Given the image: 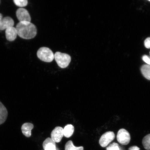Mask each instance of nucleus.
I'll return each instance as SVG.
<instances>
[{
  "instance_id": "nucleus-21",
  "label": "nucleus",
  "mask_w": 150,
  "mask_h": 150,
  "mask_svg": "<svg viewBox=\"0 0 150 150\" xmlns=\"http://www.w3.org/2000/svg\"><path fill=\"white\" fill-rule=\"evenodd\" d=\"M140 149L139 147L137 146H131L129 149V150H140Z\"/></svg>"
},
{
  "instance_id": "nucleus-10",
  "label": "nucleus",
  "mask_w": 150,
  "mask_h": 150,
  "mask_svg": "<svg viewBox=\"0 0 150 150\" xmlns=\"http://www.w3.org/2000/svg\"><path fill=\"white\" fill-rule=\"evenodd\" d=\"M42 146L44 150H57L56 143L51 138H47L43 142Z\"/></svg>"
},
{
  "instance_id": "nucleus-19",
  "label": "nucleus",
  "mask_w": 150,
  "mask_h": 150,
  "mask_svg": "<svg viewBox=\"0 0 150 150\" xmlns=\"http://www.w3.org/2000/svg\"><path fill=\"white\" fill-rule=\"evenodd\" d=\"M142 60L147 64V65H150V57L147 55H144L142 58Z\"/></svg>"
},
{
  "instance_id": "nucleus-13",
  "label": "nucleus",
  "mask_w": 150,
  "mask_h": 150,
  "mask_svg": "<svg viewBox=\"0 0 150 150\" xmlns=\"http://www.w3.org/2000/svg\"><path fill=\"white\" fill-rule=\"evenodd\" d=\"M74 127L71 125H67L63 129L64 136L69 138L70 137L74 134Z\"/></svg>"
},
{
  "instance_id": "nucleus-11",
  "label": "nucleus",
  "mask_w": 150,
  "mask_h": 150,
  "mask_svg": "<svg viewBox=\"0 0 150 150\" xmlns=\"http://www.w3.org/2000/svg\"><path fill=\"white\" fill-rule=\"evenodd\" d=\"M33 125L31 123H24L21 127L22 134L27 137H30L31 135V130L33 128Z\"/></svg>"
},
{
  "instance_id": "nucleus-7",
  "label": "nucleus",
  "mask_w": 150,
  "mask_h": 150,
  "mask_svg": "<svg viewBox=\"0 0 150 150\" xmlns=\"http://www.w3.org/2000/svg\"><path fill=\"white\" fill-rule=\"evenodd\" d=\"M63 136V128L61 127H56L51 134L52 139L55 143L60 142Z\"/></svg>"
},
{
  "instance_id": "nucleus-1",
  "label": "nucleus",
  "mask_w": 150,
  "mask_h": 150,
  "mask_svg": "<svg viewBox=\"0 0 150 150\" xmlns=\"http://www.w3.org/2000/svg\"><path fill=\"white\" fill-rule=\"evenodd\" d=\"M16 28L17 31L18 35L23 39H33L37 35L36 27L31 22H19L17 24Z\"/></svg>"
},
{
  "instance_id": "nucleus-15",
  "label": "nucleus",
  "mask_w": 150,
  "mask_h": 150,
  "mask_svg": "<svg viewBox=\"0 0 150 150\" xmlns=\"http://www.w3.org/2000/svg\"><path fill=\"white\" fill-rule=\"evenodd\" d=\"M84 148L82 146L76 147L73 144L72 141H69L66 144L65 146V150H83Z\"/></svg>"
},
{
  "instance_id": "nucleus-14",
  "label": "nucleus",
  "mask_w": 150,
  "mask_h": 150,
  "mask_svg": "<svg viewBox=\"0 0 150 150\" xmlns=\"http://www.w3.org/2000/svg\"><path fill=\"white\" fill-rule=\"evenodd\" d=\"M141 71L146 79L150 80V65L145 64L142 66Z\"/></svg>"
},
{
  "instance_id": "nucleus-18",
  "label": "nucleus",
  "mask_w": 150,
  "mask_h": 150,
  "mask_svg": "<svg viewBox=\"0 0 150 150\" xmlns=\"http://www.w3.org/2000/svg\"><path fill=\"white\" fill-rule=\"evenodd\" d=\"M106 150H121L119 144L113 142L106 148Z\"/></svg>"
},
{
  "instance_id": "nucleus-4",
  "label": "nucleus",
  "mask_w": 150,
  "mask_h": 150,
  "mask_svg": "<svg viewBox=\"0 0 150 150\" xmlns=\"http://www.w3.org/2000/svg\"><path fill=\"white\" fill-rule=\"evenodd\" d=\"M117 139L118 142L121 145H127L130 141V134L125 129H120L117 133Z\"/></svg>"
},
{
  "instance_id": "nucleus-12",
  "label": "nucleus",
  "mask_w": 150,
  "mask_h": 150,
  "mask_svg": "<svg viewBox=\"0 0 150 150\" xmlns=\"http://www.w3.org/2000/svg\"><path fill=\"white\" fill-rule=\"evenodd\" d=\"M8 112L6 108L0 102V125L3 124L6 120Z\"/></svg>"
},
{
  "instance_id": "nucleus-20",
  "label": "nucleus",
  "mask_w": 150,
  "mask_h": 150,
  "mask_svg": "<svg viewBox=\"0 0 150 150\" xmlns=\"http://www.w3.org/2000/svg\"><path fill=\"white\" fill-rule=\"evenodd\" d=\"M144 44L146 48H150V37L146 39L144 42Z\"/></svg>"
},
{
  "instance_id": "nucleus-16",
  "label": "nucleus",
  "mask_w": 150,
  "mask_h": 150,
  "mask_svg": "<svg viewBox=\"0 0 150 150\" xmlns=\"http://www.w3.org/2000/svg\"><path fill=\"white\" fill-rule=\"evenodd\" d=\"M142 143L146 149L150 150V134L144 137L142 140Z\"/></svg>"
},
{
  "instance_id": "nucleus-2",
  "label": "nucleus",
  "mask_w": 150,
  "mask_h": 150,
  "mask_svg": "<svg viewBox=\"0 0 150 150\" xmlns=\"http://www.w3.org/2000/svg\"><path fill=\"white\" fill-rule=\"evenodd\" d=\"M37 56L41 61L46 62H51L54 59L53 52L46 47H42L39 48L37 52Z\"/></svg>"
},
{
  "instance_id": "nucleus-23",
  "label": "nucleus",
  "mask_w": 150,
  "mask_h": 150,
  "mask_svg": "<svg viewBox=\"0 0 150 150\" xmlns=\"http://www.w3.org/2000/svg\"></svg>"
},
{
  "instance_id": "nucleus-9",
  "label": "nucleus",
  "mask_w": 150,
  "mask_h": 150,
  "mask_svg": "<svg viewBox=\"0 0 150 150\" xmlns=\"http://www.w3.org/2000/svg\"><path fill=\"white\" fill-rule=\"evenodd\" d=\"M5 35L7 40L9 42H13L16 40L18 35L16 28L11 27L6 29Z\"/></svg>"
},
{
  "instance_id": "nucleus-6",
  "label": "nucleus",
  "mask_w": 150,
  "mask_h": 150,
  "mask_svg": "<svg viewBox=\"0 0 150 150\" xmlns=\"http://www.w3.org/2000/svg\"><path fill=\"white\" fill-rule=\"evenodd\" d=\"M16 16L19 22H31V18L27 9L20 8L16 11Z\"/></svg>"
},
{
  "instance_id": "nucleus-8",
  "label": "nucleus",
  "mask_w": 150,
  "mask_h": 150,
  "mask_svg": "<svg viewBox=\"0 0 150 150\" xmlns=\"http://www.w3.org/2000/svg\"><path fill=\"white\" fill-rule=\"evenodd\" d=\"M14 24L13 20L10 17L3 18L0 21V30H4L8 28L13 27Z\"/></svg>"
},
{
  "instance_id": "nucleus-17",
  "label": "nucleus",
  "mask_w": 150,
  "mask_h": 150,
  "mask_svg": "<svg viewBox=\"0 0 150 150\" xmlns=\"http://www.w3.org/2000/svg\"><path fill=\"white\" fill-rule=\"evenodd\" d=\"M13 1L17 6L21 7V8L26 6L28 4L27 0H14Z\"/></svg>"
},
{
  "instance_id": "nucleus-5",
  "label": "nucleus",
  "mask_w": 150,
  "mask_h": 150,
  "mask_svg": "<svg viewBox=\"0 0 150 150\" xmlns=\"http://www.w3.org/2000/svg\"><path fill=\"white\" fill-rule=\"evenodd\" d=\"M115 138V134L112 131H108L103 134L99 139V143L103 147L107 146Z\"/></svg>"
},
{
  "instance_id": "nucleus-3",
  "label": "nucleus",
  "mask_w": 150,
  "mask_h": 150,
  "mask_svg": "<svg viewBox=\"0 0 150 150\" xmlns=\"http://www.w3.org/2000/svg\"><path fill=\"white\" fill-rule=\"evenodd\" d=\"M54 59L57 65L61 68H66L71 61V56L67 54L56 52L54 54Z\"/></svg>"
},
{
  "instance_id": "nucleus-22",
  "label": "nucleus",
  "mask_w": 150,
  "mask_h": 150,
  "mask_svg": "<svg viewBox=\"0 0 150 150\" xmlns=\"http://www.w3.org/2000/svg\"><path fill=\"white\" fill-rule=\"evenodd\" d=\"M3 16L2 15L1 13H0V21H1L2 19L3 18Z\"/></svg>"
}]
</instances>
